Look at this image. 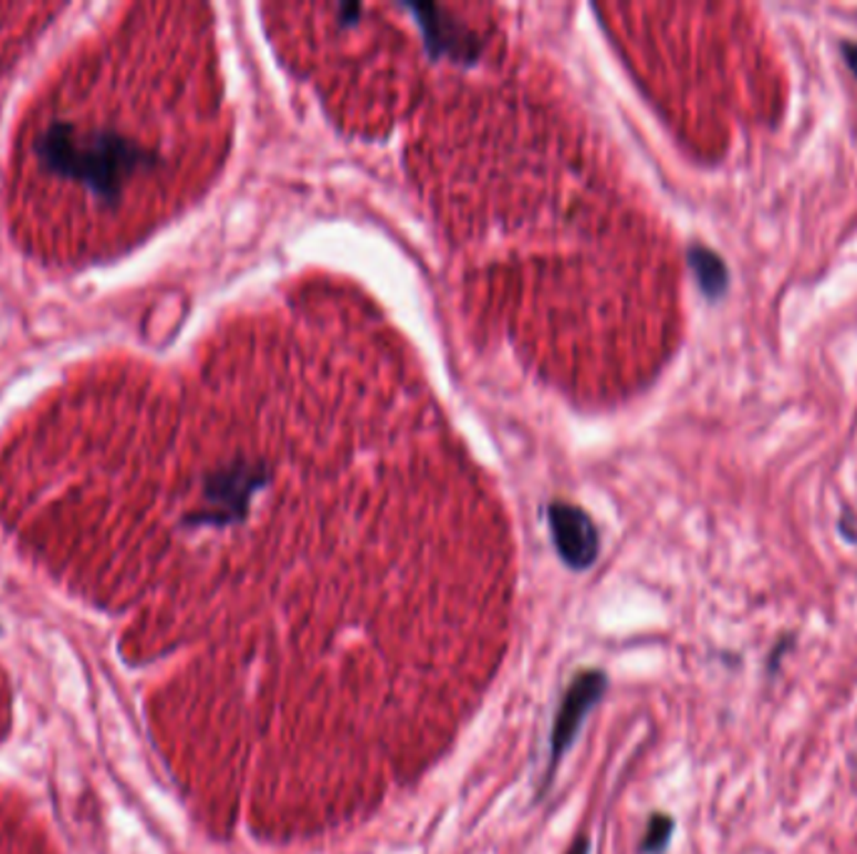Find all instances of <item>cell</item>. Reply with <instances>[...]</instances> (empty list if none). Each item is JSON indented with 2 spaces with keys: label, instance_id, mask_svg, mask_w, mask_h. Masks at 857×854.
I'll use <instances>...</instances> for the list:
<instances>
[{
  "label": "cell",
  "instance_id": "6da1fadb",
  "mask_svg": "<svg viewBox=\"0 0 857 854\" xmlns=\"http://www.w3.org/2000/svg\"><path fill=\"white\" fill-rule=\"evenodd\" d=\"M33 156L43 174L75 184L108 208L124 201L128 186L161 164L158 150L124 131L83 128L73 121H51L33 140Z\"/></svg>",
  "mask_w": 857,
  "mask_h": 854
},
{
  "label": "cell",
  "instance_id": "7a4b0ae2",
  "mask_svg": "<svg viewBox=\"0 0 857 854\" xmlns=\"http://www.w3.org/2000/svg\"><path fill=\"white\" fill-rule=\"evenodd\" d=\"M607 685H609V677L602 669H582L574 674V679L569 681V687L560 701L557 715H554L552 737H550L552 757H550L547 782H552L560 759L567 754V749L574 744V739H577L582 722L587 719L589 709L605 697Z\"/></svg>",
  "mask_w": 857,
  "mask_h": 854
},
{
  "label": "cell",
  "instance_id": "3957f363",
  "mask_svg": "<svg viewBox=\"0 0 857 854\" xmlns=\"http://www.w3.org/2000/svg\"><path fill=\"white\" fill-rule=\"evenodd\" d=\"M552 529H554V544H557L564 562L572 569H587L595 564L599 552V539L597 531L592 527V521L577 509L557 507L552 511Z\"/></svg>",
  "mask_w": 857,
  "mask_h": 854
},
{
  "label": "cell",
  "instance_id": "277c9868",
  "mask_svg": "<svg viewBox=\"0 0 857 854\" xmlns=\"http://www.w3.org/2000/svg\"><path fill=\"white\" fill-rule=\"evenodd\" d=\"M687 259H690V265L697 277V283H700V289L704 291V296L710 299H720L724 291H728L730 287V269L728 263H724V259L720 253H714L712 249H708V246H700L694 243L690 253H687Z\"/></svg>",
  "mask_w": 857,
  "mask_h": 854
},
{
  "label": "cell",
  "instance_id": "5b68a950",
  "mask_svg": "<svg viewBox=\"0 0 857 854\" xmlns=\"http://www.w3.org/2000/svg\"><path fill=\"white\" fill-rule=\"evenodd\" d=\"M675 832V820L665 812H655L647 822L645 837L639 842V852L642 854H662L667 850V844L672 840Z\"/></svg>",
  "mask_w": 857,
  "mask_h": 854
},
{
  "label": "cell",
  "instance_id": "8992f818",
  "mask_svg": "<svg viewBox=\"0 0 857 854\" xmlns=\"http://www.w3.org/2000/svg\"><path fill=\"white\" fill-rule=\"evenodd\" d=\"M840 53L847 71H850L857 81V41H840Z\"/></svg>",
  "mask_w": 857,
  "mask_h": 854
},
{
  "label": "cell",
  "instance_id": "52a82bcc",
  "mask_svg": "<svg viewBox=\"0 0 857 854\" xmlns=\"http://www.w3.org/2000/svg\"><path fill=\"white\" fill-rule=\"evenodd\" d=\"M589 850H592L589 837H587V834H579V837L569 844L567 854H589Z\"/></svg>",
  "mask_w": 857,
  "mask_h": 854
},
{
  "label": "cell",
  "instance_id": "ba28073f",
  "mask_svg": "<svg viewBox=\"0 0 857 854\" xmlns=\"http://www.w3.org/2000/svg\"><path fill=\"white\" fill-rule=\"evenodd\" d=\"M837 529H840L843 531V537L847 539V542H857V534H855V531H853V527L850 524H847V519H840V524H837Z\"/></svg>",
  "mask_w": 857,
  "mask_h": 854
}]
</instances>
